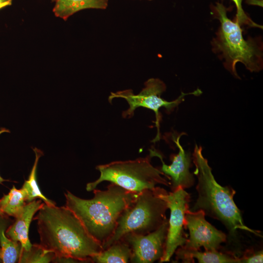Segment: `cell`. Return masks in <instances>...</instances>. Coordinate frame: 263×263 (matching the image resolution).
I'll use <instances>...</instances> for the list:
<instances>
[{
	"label": "cell",
	"mask_w": 263,
	"mask_h": 263,
	"mask_svg": "<svg viewBox=\"0 0 263 263\" xmlns=\"http://www.w3.org/2000/svg\"><path fill=\"white\" fill-rule=\"evenodd\" d=\"M33 150L35 154V160L28 180H25L21 189L24 193L27 203L31 202L37 198L43 201L49 205H56V203L47 198L41 192L38 184L37 179V169L39 158L43 155L39 149L34 148Z\"/></svg>",
	"instance_id": "ac0fdd59"
},
{
	"label": "cell",
	"mask_w": 263,
	"mask_h": 263,
	"mask_svg": "<svg viewBox=\"0 0 263 263\" xmlns=\"http://www.w3.org/2000/svg\"><path fill=\"white\" fill-rule=\"evenodd\" d=\"M10 132L9 130H7V129H4V128H2L0 130V134L3 133V132ZM6 181V180L4 179L3 178H2L0 176V184H1L3 181Z\"/></svg>",
	"instance_id": "603a6c76"
},
{
	"label": "cell",
	"mask_w": 263,
	"mask_h": 263,
	"mask_svg": "<svg viewBox=\"0 0 263 263\" xmlns=\"http://www.w3.org/2000/svg\"><path fill=\"white\" fill-rule=\"evenodd\" d=\"M240 263H263V251H259L251 253H246L242 257L239 258Z\"/></svg>",
	"instance_id": "44dd1931"
},
{
	"label": "cell",
	"mask_w": 263,
	"mask_h": 263,
	"mask_svg": "<svg viewBox=\"0 0 263 263\" xmlns=\"http://www.w3.org/2000/svg\"><path fill=\"white\" fill-rule=\"evenodd\" d=\"M163 188L156 187L139 192L122 212L112 236L102 245L103 250L129 233L146 235L159 227L168 219L166 202L161 197Z\"/></svg>",
	"instance_id": "5b68a950"
},
{
	"label": "cell",
	"mask_w": 263,
	"mask_h": 263,
	"mask_svg": "<svg viewBox=\"0 0 263 263\" xmlns=\"http://www.w3.org/2000/svg\"><path fill=\"white\" fill-rule=\"evenodd\" d=\"M34 219L37 221L40 244L53 252L56 260L89 262L103 250L77 216L67 207L44 204Z\"/></svg>",
	"instance_id": "6da1fadb"
},
{
	"label": "cell",
	"mask_w": 263,
	"mask_h": 263,
	"mask_svg": "<svg viewBox=\"0 0 263 263\" xmlns=\"http://www.w3.org/2000/svg\"><path fill=\"white\" fill-rule=\"evenodd\" d=\"M166 88V85L163 81L159 78H151L145 82L144 87L138 94H134L131 89L111 93L108 97V101L111 104L112 100L115 98H122L127 101L129 107L122 113V117L125 118H132L134 115L135 110L139 107L152 110L155 113V124L157 129L156 135L152 142L155 143L160 139V123L161 115L159 109L164 107L167 113H170L184 101L185 96L190 94L198 96L202 93L199 89L188 93L182 92L175 100L168 101L161 97Z\"/></svg>",
	"instance_id": "52a82bcc"
},
{
	"label": "cell",
	"mask_w": 263,
	"mask_h": 263,
	"mask_svg": "<svg viewBox=\"0 0 263 263\" xmlns=\"http://www.w3.org/2000/svg\"><path fill=\"white\" fill-rule=\"evenodd\" d=\"M213 17L220 22V26L212 39L213 51L222 60L225 68L233 76L240 78L236 70L237 62L243 64L251 72L263 69V48L261 41L248 38L244 39L238 22L229 19L227 9L222 2L211 6Z\"/></svg>",
	"instance_id": "277c9868"
},
{
	"label": "cell",
	"mask_w": 263,
	"mask_h": 263,
	"mask_svg": "<svg viewBox=\"0 0 263 263\" xmlns=\"http://www.w3.org/2000/svg\"><path fill=\"white\" fill-rule=\"evenodd\" d=\"M12 220L8 216L0 215V245L2 263H19L23 247L19 242L14 241L5 234Z\"/></svg>",
	"instance_id": "9a60e30c"
},
{
	"label": "cell",
	"mask_w": 263,
	"mask_h": 263,
	"mask_svg": "<svg viewBox=\"0 0 263 263\" xmlns=\"http://www.w3.org/2000/svg\"><path fill=\"white\" fill-rule=\"evenodd\" d=\"M168 219L157 229L146 235L129 233L122 239L132 249L130 262L151 263L160 261L165 251Z\"/></svg>",
	"instance_id": "30bf717a"
},
{
	"label": "cell",
	"mask_w": 263,
	"mask_h": 263,
	"mask_svg": "<svg viewBox=\"0 0 263 263\" xmlns=\"http://www.w3.org/2000/svg\"><path fill=\"white\" fill-rule=\"evenodd\" d=\"M24 193L13 186L8 194L0 199V215L17 217L27 204Z\"/></svg>",
	"instance_id": "e0dca14e"
},
{
	"label": "cell",
	"mask_w": 263,
	"mask_h": 263,
	"mask_svg": "<svg viewBox=\"0 0 263 263\" xmlns=\"http://www.w3.org/2000/svg\"><path fill=\"white\" fill-rule=\"evenodd\" d=\"M205 214L201 210L195 211L189 209L185 216V228L189 231V237L185 244L180 247L186 250H199L203 247L205 250L218 251L222 244L226 241V235L216 228L205 219Z\"/></svg>",
	"instance_id": "9c48e42d"
},
{
	"label": "cell",
	"mask_w": 263,
	"mask_h": 263,
	"mask_svg": "<svg viewBox=\"0 0 263 263\" xmlns=\"http://www.w3.org/2000/svg\"><path fill=\"white\" fill-rule=\"evenodd\" d=\"M0 262H2V261H1V250L0 248Z\"/></svg>",
	"instance_id": "cb8c5ba5"
},
{
	"label": "cell",
	"mask_w": 263,
	"mask_h": 263,
	"mask_svg": "<svg viewBox=\"0 0 263 263\" xmlns=\"http://www.w3.org/2000/svg\"><path fill=\"white\" fill-rule=\"evenodd\" d=\"M109 0H54L53 12L57 17L66 20L75 13L85 9H105Z\"/></svg>",
	"instance_id": "5bb4252c"
},
{
	"label": "cell",
	"mask_w": 263,
	"mask_h": 263,
	"mask_svg": "<svg viewBox=\"0 0 263 263\" xmlns=\"http://www.w3.org/2000/svg\"><path fill=\"white\" fill-rule=\"evenodd\" d=\"M174 253L176 261L181 260L182 263H192L195 258L200 263H240L239 258L217 250L201 252L179 247Z\"/></svg>",
	"instance_id": "4fadbf2b"
},
{
	"label": "cell",
	"mask_w": 263,
	"mask_h": 263,
	"mask_svg": "<svg viewBox=\"0 0 263 263\" xmlns=\"http://www.w3.org/2000/svg\"><path fill=\"white\" fill-rule=\"evenodd\" d=\"M91 199L79 198L71 192L65 193L66 207L80 220L85 228L101 245L113 234L122 212L139 192L129 191L111 183L106 190L95 188Z\"/></svg>",
	"instance_id": "7a4b0ae2"
},
{
	"label": "cell",
	"mask_w": 263,
	"mask_h": 263,
	"mask_svg": "<svg viewBox=\"0 0 263 263\" xmlns=\"http://www.w3.org/2000/svg\"><path fill=\"white\" fill-rule=\"evenodd\" d=\"M232 0L235 3L237 8V14L235 19L240 25L244 24L252 27H261V26L254 23L244 12L242 7L243 0Z\"/></svg>",
	"instance_id": "ffe728a7"
},
{
	"label": "cell",
	"mask_w": 263,
	"mask_h": 263,
	"mask_svg": "<svg viewBox=\"0 0 263 263\" xmlns=\"http://www.w3.org/2000/svg\"><path fill=\"white\" fill-rule=\"evenodd\" d=\"M183 133L176 138H173V141L179 149L176 154H171L170 165H167L163 160L162 154L154 148L149 149L150 155L157 157L162 163L160 170L170 182V188L171 191L181 188L184 189L189 188L193 186L195 179L191 173L189 169L191 165L192 157L189 153L185 151L180 143V138Z\"/></svg>",
	"instance_id": "8fae6325"
},
{
	"label": "cell",
	"mask_w": 263,
	"mask_h": 263,
	"mask_svg": "<svg viewBox=\"0 0 263 263\" xmlns=\"http://www.w3.org/2000/svg\"><path fill=\"white\" fill-rule=\"evenodd\" d=\"M192 161L195 167L193 173L197 178L198 197L189 209L192 211L201 210L206 215L219 220L232 236L238 229L259 235L244 224L241 211L233 200L235 191L221 186L216 181L207 160L203 155L201 146L195 145Z\"/></svg>",
	"instance_id": "3957f363"
},
{
	"label": "cell",
	"mask_w": 263,
	"mask_h": 263,
	"mask_svg": "<svg viewBox=\"0 0 263 263\" xmlns=\"http://www.w3.org/2000/svg\"><path fill=\"white\" fill-rule=\"evenodd\" d=\"M150 154L134 160L116 161L98 165L99 177L87 183L86 189L91 191L103 181L115 184L129 191L140 192L146 189H153L158 184L170 187V182L160 169L150 163Z\"/></svg>",
	"instance_id": "8992f818"
},
{
	"label": "cell",
	"mask_w": 263,
	"mask_h": 263,
	"mask_svg": "<svg viewBox=\"0 0 263 263\" xmlns=\"http://www.w3.org/2000/svg\"><path fill=\"white\" fill-rule=\"evenodd\" d=\"M55 254L40 244H32L28 250L22 249L19 263H50L56 260Z\"/></svg>",
	"instance_id": "d6986e66"
},
{
	"label": "cell",
	"mask_w": 263,
	"mask_h": 263,
	"mask_svg": "<svg viewBox=\"0 0 263 263\" xmlns=\"http://www.w3.org/2000/svg\"><path fill=\"white\" fill-rule=\"evenodd\" d=\"M160 196L170 210L164 253L159 261L163 263L169 261L176 249L184 245L187 240L185 216L189 209L190 194L181 188L169 192L163 188Z\"/></svg>",
	"instance_id": "ba28073f"
},
{
	"label": "cell",
	"mask_w": 263,
	"mask_h": 263,
	"mask_svg": "<svg viewBox=\"0 0 263 263\" xmlns=\"http://www.w3.org/2000/svg\"><path fill=\"white\" fill-rule=\"evenodd\" d=\"M53 1H54V0H52Z\"/></svg>",
	"instance_id": "d4e9b609"
},
{
	"label": "cell",
	"mask_w": 263,
	"mask_h": 263,
	"mask_svg": "<svg viewBox=\"0 0 263 263\" xmlns=\"http://www.w3.org/2000/svg\"><path fill=\"white\" fill-rule=\"evenodd\" d=\"M13 0H0V10L12 4Z\"/></svg>",
	"instance_id": "7402d4cb"
},
{
	"label": "cell",
	"mask_w": 263,
	"mask_h": 263,
	"mask_svg": "<svg viewBox=\"0 0 263 263\" xmlns=\"http://www.w3.org/2000/svg\"><path fill=\"white\" fill-rule=\"evenodd\" d=\"M132 249L123 240H119L92 258V262L98 263H126L130 261Z\"/></svg>",
	"instance_id": "2e32d148"
},
{
	"label": "cell",
	"mask_w": 263,
	"mask_h": 263,
	"mask_svg": "<svg viewBox=\"0 0 263 263\" xmlns=\"http://www.w3.org/2000/svg\"><path fill=\"white\" fill-rule=\"evenodd\" d=\"M42 200H34L27 203L15 221L5 231L6 235L12 240L19 242L24 249L29 250L32 244L28 237L30 223L34 214L43 206Z\"/></svg>",
	"instance_id": "7c38bea8"
}]
</instances>
